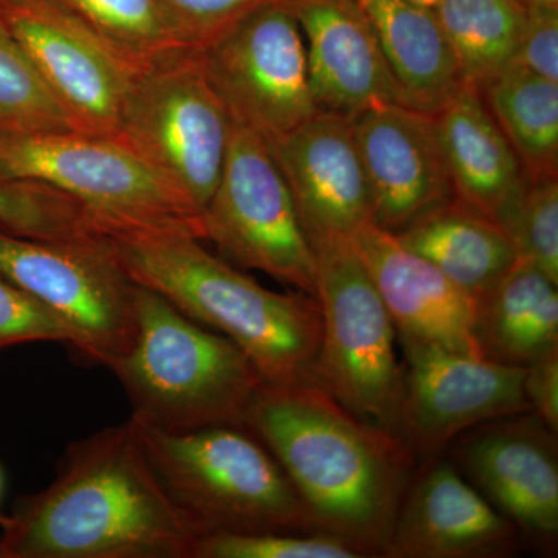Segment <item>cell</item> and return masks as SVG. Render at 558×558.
I'll list each match as a JSON object with an SVG mask.
<instances>
[{
  "mask_svg": "<svg viewBox=\"0 0 558 558\" xmlns=\"http://www.w3.org/2000/svg\"><path fill=\"white\" fill-rule=\"evenodd\" d=\"M392 75L414 109L436 113L464 84L435 9L409 0H357Z\"/></svg>",
  "mask_w": 558,
  "mask_h": 558,
  "instance_id": "23",
  "label": "cell"
},
{
  "mask_svg": "<svg viewBox=\"0 0 558 558\" xmlns=\"http://www.w3.org/2000/svg\"><path fill=\"white\" fill-rule=\"evenodd\" d=\"M402 348L398 436L416 459L432 461L469 429L532 411L524 368L439 348Z\"/></svg>",
  "mask_w": 558,
  "mask_h": 558,
  "instance_id": "13",
  "label": "cell"
},
{
  "mask_svg": "<svg viewBox=\"0 0 558 558\" xmlns=\"http://www.w3.org/2000/svg\"><path fill=\"white\" fill-rule=\"evenodd\" d=\"M140 64L190 50L157 0H51Z\"/></svg>",
  "mask_w": 558,
  "mask_h": 558,
  "instance_id": "26",
  "label": "cell"
},
{
  "mask_svg": "<svg viewBox=\"0 0 558 558\" xmlns=\"http://www.w3.org/2000/svg\"><path fill=\"white\" fill-rule=\"evenodd\" d=\"M323 329L312 380L354 416L398 435L405 369L392 319L352 241L314 250Z\"/></svg>",
  "mask_w": 558,
  "mask_h": 558,
  "instance_id": "7",
  "label": "cell"
},
{
  "mask_svg": "<svg viewBox=\"0 0 558 558\" xmlns=\"http://www.w3.org/2000/svg\"><path fill=\"white\" fill-rule=\"evenodd\" d=\"M483 98L526 178H558V83L509 68Z\"/></svg>",
  "mask_w": 558,
  "mask_h": 558,
  "instance_id": "24",
  "label": "cell"
},
{
  "mask_svg": "<svg viewBox=\"0 0 558 558\" xmlns=\"http://www.w3.org/2000/svg\"><path fill=\"white\" fill-rule=\"evenodd\" d=\"M0 14L73 130L117 137L138 73L131 60L51 0H9Z\"/></svg>",
  "mask_w": 558,
  "mask_h": 558,
  "instance_id": "12",
  "label": "cell"
},
{
  "mask_svg": "<svg viewBox=\"0 0 558 558\" xmlns=\"http://www.w3.org/2000/svg\"><path fill=\"white\" fill-rule=\"evenodd\" d=\"M36 341L80 348L78 336L61 315L0 274V351Z\"/></svg>",
  "mask_w": 558,
  "mask_h": 558,
  "instance_id": "31",
  "label": "cell"
},
{
  "mask_svg": "<svg viewBox=\"0 0 558 558\" xmlns=\"http://www.w3.org/2000/svg\"><path fill=\"white\" fill-rule=\"evenodd\" d=\"M231 126L201 51L180 50L138 73L116 138L178 191L201 219L219 183Z\"/></svg>",
  "mask_w": 558,
  "mask_h": 558,
  "instance_id": "8",
  "label": "cell"
},
{
  "mask_svg": "<svg viewBox=\"0 0 558 558\" xmlns=\"http://www.w3.org/2000/svg\"><path fill=\"white\" fill-rule=\"evenodd\" d=\"M450 461L499 515L539 553L558 543V444L532 411L469 429Z\"/></svg>",
  "mask_w": 558,
  "mask_h": 558,
  "instance_id": "14",
  "label": "cell"
},
{
  "mask_svg": "<svg viewBox=\"0 0 558 558\" xmlns=\"http://www.w3.org/2000/svg\"><path fill=\"white\" fill-rule=\"evenodd\" d=\"M244 427L277 459L318 532L381 557L416 473L398 435L354 416L314 380L263 381Z\"/></svg>",
  "mask_w": 558,
  "mask_h": 558,
  "instance_id": "2",
  "label": "cell"
},
{
  "mask_svg": "<svg viewBox=\"0 0 558 558\" xmlns=\"http://www.w3.org/2000/svg\"><path fill=\"white\" fill-rule=\"evenodd\" d=\"M509 68L558 83V5L526 7L523 35Z\"/></svg>",
  "mask_w": 558,
  "mask_h": 558,
  "instance_id": "33",
  "label": "cell"
},
{
  "mask_svg": "<svg viewBox=\"0 0 558 558\" xmlns=\"http://www.w3.org/2000/svg\"><path fill=\"white\" fill-rule=\"evenodd\" d=\"M368 178L377 229L398 234L457 197L435 113L373 106L349 117Z\"/></svg>",
  "mask_w": 558,
  "mask_h": 558,
  "instance_id": "16",
  "label": "cell"
},
{
  "mask_svg": "<svg viewBox=\"0 0 558 558\" xmlns=\"http://www.w3.org/2000/svg\"><path fill=\"white\" fill-rule=\"evenodd\" d=\"M0 128L75 131L0 14Z\"/></svg>",
  "mask_w": 558,
  "mask_h": 558,
  "instance_id": "28",
  "label": "cell"
},
{
  "mask_svg": "<svg viewBox=\"0 0 558 558\" xmlns=\"http://www.w3.org/2000/svg\"><path fill=\"white\" fill-rule=\"evenodd\" d=\"M435 117L458 199L498 222L527 178L483 94L464 84Z\"/></svg>",
  "mask_w": 558,
  "mask_h": 558,
  "instance_id": "20",
  "label": "cell"
},
{
  "mask_svg": "<svg viewBox=\"0 0 558 558\" xmlns=\"http://www.w3.org/2000/svg\"><path fill=\"white\" fill-rule=\"evenodd\" d=\"M9 2V0H0V5H3V3Z\"/></svg>",
  "mask_w": 558,
  "mask_h": 558,
  "instance_id": "39",
  "label": "cell"
},
{
  "mask_svg": "<svg viewBox=\"0 0 558 558\" xmlns=\"http://www.w3.org/2000/svg\"><path fill=\"white\" fill-rule=\"evenodd\" d=\"M347 539L314 534H233L208 532L197 542L194 558H363Z\"/></svg>",
  "mask_w": 558,
  "mask_h": 558,
  "instance_id": "30",
  "label": "cell"
},
{
  "mask_svg": "<svg viewBox=\"0 0 558 558\" xmlns=\"http://www.w3.org/2000/svg\"><path fill=\"white\" fill-rule=\"evenodd\" d=\"M202 535L161 486L132 417L70 444L49 486L0 513L5 558H194Z\"/></svg>",
  "mask_w": 558,
  "mask_h": 558,
  "instance_id": "1",
  "label": "cell"
},
{
  "mask_svg": "<svg viewBox=\"0 0 558 558\" xmlns=\"http://www.w3.org/2000/svg\"><path fill=\"white\" fill-rule=\"evenodd\" d=\"M0 178L38 182L68 194L108 236L183 231L202 240L199 216L116 137L0 128Z\"/></svg>",
  "mask_w": 558,
  "mask_h": 558,
  "instance_id": "6",
  "label": "cell"
},
{
  "mask_svg": "<svg viewBox=\"0 0 558 558\" xmlns=\"http://www.w3.org/2000/svg\"><path fill=\"white\" fill-rule=\"evenodd\" d=\"M135 317L134 343L109 368L132 417L167 433L244 427L264 379L242 349L145 286L137 284Z\"/></svg>",
  "mask_w": 558,
  "mask_h": 558,
  "instance_id": "4",
  "label": "cell"
},
{
  "mask_svg": "<svg viewBox=\"0 0 558 558\" xmlns=\"http://www.w3.org/2000/svg\"><path fill=\"white\" fill-rule=\"evenodd\" d=\"M3 487H5V478H3L2 468H0V501H2Z\"/></svg>",
  "mask_w": 558,
  "mask_h": 558,
  "instance_id": "37",
  "label": "cell"
},
{
  "mask_svg": "<svg viewBox=\"0 0 558 558\" xmlns=\"http://www.w3.org/2000/svg\"><path fill=\"white\" fill-rule=\"evenodd\" d=\"M134 421L161 486L204 535L318 532L292 481L250 429L167 433Z\"/></svg>",
  "mask_w": 558,
  "mask_h": 558,
  "instance_id": "5",
  "label": "cell"
},
{
  "mask_svg": "<svg viewBox=\"0 0 558 558\" xmlns=\"http://www.w3.org/2000/svg\"><path fill=\"white\" fill-rule=\"evenodd\" d=\"M411 3H416V5L427 7V9H436L439 5L440 0H409Z\"/></svg>",
  "mask_w": 558,
  "mask_h": 558,
  "instance_id": "36",
  "label": "cell"
},
{
  "mask_svg": "<svg viewBox=\"0 0 558 558\" xmlns=\"http://www.w3.org/2000/svg\"><path fill=\"white\" fill-rule=\"evenodd\" d=\"M266 143L312 250L352 241L371 223L368 178L349 117L318 110L295 130Z\"/></svg>",
  "mask_w": 558,
  "mask_h": 558,
  "instance_id": "15",
  "label": "cell"
},
{
  "mask_svg": "<svg viewBox=\"0 0 558 558\" xmlns=\"http://www.w3.org/2000/svg\"><path fill=\"white\" fill-rule=\"evenodd\" d=\"M524 395L532 413L558 433V351L524 368Z\"/></svg>",
  "mask_w": 558,
  "mask_h": 558,
  "instance_id": "34",
  "label": "cell"
},
{
  "mask_svg": "<svg viewBox=\"0 0 558 558\" xmlns=\"http://www.w3.org/2000/svg\"><path fill=\"white\" fill-rule=\"evenodd\" d=\"M202 241H211L244 269L317 299V264L299 213L266 140L240 124L215 194L201 215Z\"/></svg>",
  "mask_w": 558,
  "mask_h": 558,
  "instance_id": "10",
  "label": "cell"
},
{
  "mask_svg": "<svg viewBox=\"0 0 558 558\" xmlns=\"http://www.w3.org/2000/svg\"><path fill=\"white\" fill-rule=\"evenodd\" d=\"M288 3L306 43L312 97L318 110L351 117L380 105L413 108L357 0Z\"/></svg>",
  "mask_w": 558,
  "mask_h": 558,
  "instance_id": "19",
  "label": "cell"
},
{
  "mask_svg": "<svg viewBox=\"0 0 558 558\" xmlns=\"http://www.w3.org/2000/svg\"><path fill=\"white\" fill-rule=\"evenodd\" d=\"M524 5H558V0H521Z\"/></svg>",
  "mask_w": 558,
  "mask_h": 558,
  "instance_id": "35",
  "label": "cell"
},
{
  "mask_svg": "<svg viewBox=\"0 0 558 558\" xmlns=\"http://www.w3.org/2000/svg\"><path fill=\"white\" fill-rule=\"evenodd\" d=\"M558 282L531 260L513 264L476 304L481 357L527 368L558 351Z\"/></svg>",
  "mask_w": 558,
  "mask_h": 558,
  "instance_id": "22",
  "label": "cell"
},
{
  "mask_svg": "<svg viewBox=\"0 0 558 558\" xmlns=\"http://www.w3.org/2000/svg\"><path fill=\"white\" fill-rule=\"evenodd\" d=\"M275 0H157L175 35L190 50L208 49L233 25Z\"/></svg>",
  "mask_w": 558,
  "mask_h": 558,
  "instance_id": "32",
  "label": "cell"
},
{
  "mask_svg": "<svg viewBox=\"0 0 558 558\" xmlns=\"http://www.w3.org/2000/svg\"><path fill=\"white\" fill-rule=\"evenodd\" d=\"M231 121L274 140L318 112L306 43L288 0L266 3L201 51Z\"/></svg>",
  "mask_w": 558,
  "mask_h": 558,
  "instance_id": "11",
  "label": "cell"
},
{
  "mask_svg": "<svg viewBox=\"0 0 558 558\" xmlns=\"http://www.w3.org/2000/svg\"><path fill=\"white\" fill-rule=\"evenodd\" d=\"M109 240L137 284L233 341L264 381L312 380L323 329L315 296L263 288L183 231L120 233Z\"/></svg>",
  "mask_w": 558,
  "mask_h": 558,
  "instance_id": "3",
  "label": "cell"
},
{
  "mask_svg": "<svg viewBox=\"0 0 558 558\" xmlns=\"http://www.w3.org/2000/svg\"><path fill=\"white\" fill-rule=\"evenodd\" d=\"M0 558H5V557H3L2 546H0Z\"/></svg>",
  "mask_w": 558,
  "mask_h": 558,
  "instance_id": "38",
  "label": "cell"
},
{
  "mask_svg": "<svg viewBox=\"0 0 558 558\" xmlns=\"http://www.w3.org/2000/svg\"><path fill=\"white\" fill-rule=\"evenodd\" d=\"M402 347L439 348L481 357L476 303L446 275L395 234L366 223L354 240Z\"/></svg>",
  "mask_w": 558,
  "mask_h": 558,
  "instance_id": "18",
  "label": "cell"
},
{
  "mask_svg": "<svg viewBox=\"0 0 558 558\" xmlns=\"http://www.w3.org/2000/svg\"><path fill=\"white\" fill-rule=\"evenodd\" d=\"M462 84L483 94L512 64L526 5L521 0H440L435 9Z\"/></svg>",
  "mask_w": 558,
  "mask_h": 558,
  "instance_id": "25",
  "label": "cell"
},
{
  "mask_svg": "<svg viewBox=\"0 0 558 558\" xmlns=\"http://www.w3.org/2000/svg\"><path fill=\"white\" fill-rule=\"evenodd\" d=\"M521 539L457 465L438 457L414 473L381 557L502 558L519 553Z\"/></svg>",
  "mask_w": 558,
  "mask_h": 558,
  "instance_id": "17",
  "label": "cell"
},
{
  "mask_svg": "<svg viewBox=\"0 0 558 558\" xmlns=\"http://www.w3.org/2000/svg\"><path fill=\"white\" fill-rule=\"evenodd\" d=\"M395 236L403 247L438 267L476 304L519 260L508 233L458 197L432 209Z\"/></svg>",
  "mask_w": 558,
  "mask_h": 558,
  "instance_id": "21",
  "label": "cell"
},
{
  "mask_svg": "<svg viewBox=\"0 0 558 558\" xmlns=\"http://www.w3.org/2000/svg\"><path fill=\"white\" fill-rule=\"evenodd\" d=\"M0 274L61 315L78 352L110 368L137 332V282L109 236L36 240L0 229Z\"/></svg>",
  "mask_w": 558,
  "mask_h": 558,
  "instance_id": "9",
  "label": "cell"
},
{
  "mask_svg": "<svg viewBox=\"0 0 558 558\" xmlns=\"http://www.w3.org/2000/svg\"><path fill=\"white\" fill-rule=\"evenodd\" d=\"M0 229L36 240L108 236L97 219L68 194L38 182L0 178Z\"/></svg>",
  "mask_w": 558,
  "mask_h": 558,
  "instance_id": "27",
  "label": "cell"
},
{
  "mask_svg": "<svg viewBox=\"0 0 558 558\" xmlns=\"http://www.w3.org/2000/svg\"><path fill=\"white\" fill-rule=\"evenodd\" d=\"M520 259L558 282V178L529 180L519 199L498 219Z\"/></svg>",
  "mask_w": 558,
  "mask_h": 558,
  "instance_id": "29",
  "label": "cell"
}]
</instances>
